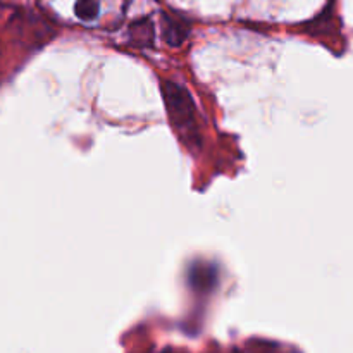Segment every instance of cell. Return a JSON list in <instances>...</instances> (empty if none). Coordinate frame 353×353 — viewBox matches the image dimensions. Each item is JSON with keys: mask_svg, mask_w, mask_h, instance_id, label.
<instances>
[{"mask_svg": "<svg viewBox=\"0 0 353 353\" xmlns=\"http://www.w3.org/2000/svg\"><path fill=\"white\" fill-rule=\"evenodd\" d=\"M162 33L171 47H181L190 34V24L183 17L164 14L162 16Z\"/></svg>", "mask_w": 353, "mask_h": 353, "instance_id": "3", "label": "cell"}, {"mask_svg": "<svg viewBox=\"0 0 353 353\" xmlns=\"http://www.w3.org/2000/svg\"><path fill=\"white\" fill-rule=\"evenodd\" d=\"M100 12L99 0H78L74 6V14L81 21H93Z\"/></svg>", "mask_w": 353, "mask_h": 353, "instance_id": "5", "label": "cell"}, {"mask_svg": "<svg viewBox=\"0 0 353 353\" xmlns=\"http://www.w3.org/2000/svg\"><path fill=\"white\" fill-rule=\"evenodd\" d=\"M162 353H176L174 350H172V348H168V350H164Z\"/></svg>", "mask_w": 353, "mask_h": 353, "instance_id": "6", "label": "cell"}, {"mask_svg": "<svg viewBox=\"0 0 353 353\" xmlns=\"http://www.w3.org/2000/svg\"><path fill=\"white\" fill-rule=\"evenodd\" d=\"M190 288L199 293H209L217 285V271L207 262H196L188 272Z\"/></svg>", "mask_w": 353, "mask_h": 353, "instance_id": "2", "label": "cell"}, {"mask_svg": "<svg viewBox=\"0 0 353 353\" xmlns=\"http://www.w3.org/2000/svg\"><path fill=\"white\" fill-rule=\"evenodd\" d=\"M130 34L137 45H150L154 41V24L150 19H140L131 24Z\"/></svg>", "mask_w": 353, "mask_h": 353, "instance_id": "4", "label": "cell"}, {"mask_svg": "<svg viewBox=\"0 0 353 353\" xmlns=\"http://www.w3.org/2000/svg\"><path fill=\"white\" fill-rule=\"evenodd\" d=\"M161 90L168 116L174 130L179 133V138L188 145L190 150L199 148L202 143L200 117L192 93L181 83L171 81V79H162Z\"/></svg>", "mask_w": 353, "mask_h": 353, "instance_id": "1", "label": "cell"}]
</instances>
